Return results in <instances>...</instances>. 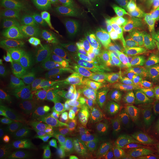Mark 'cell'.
I'll use <instances>...</instances> for the list:
<instances>
[{"label":"cell","instance_id":"cell-14","mask_svg":"<svg viewBox=\"0 0 159 159\" xmlns=\"http://www.w3.org/2000/svg\"><path fill=\"white\" fill-rule=\"evenodd\" d=\"M97 134L103 139H111L117 134H119L121 137L127 136L123 132L121 121L117 117L108 112L105 114L104 121Z\"/></svg>","mask_w":159,"mask_h":159},{"label":"cell","instance_id":"cell-20","mask_svg":"<svg viewBox=\"0 0 159 159\" xmlns=\"http://www.w3.org/2000/svg\"><path fill=\"white\" fill-rule=\"evenodd\" d=\"M51 1H53V0H51Z\"/></svg>","mask_w":159,"mask_h":159},{"label":"cell","instance_id":"cell-7","mask_svg":"<svg viewBox=\"0 0 159 159\" xmlns=\"http://www.w3.org/2000/svg\"><path fill=\"white\" fill-rule=\"evenodd\" d=\"M62 71L65 75L94 77L114 81L117 72L104 61L95 46L74 43L63 54Z\"/></svg>","mask_w":159,"mask_h":159},{"label":"cell","instance_id":"cell-15","mask_svg":"<svg viewBox=\"0 0 159 159\" xmlns=\"http://www.w3.org/2000/svg\"><path fill=\"white\" fill-rule=\"evenodd\" d=\"M105 114L106 112L102 111H92L84 120L85 125L88 127V129L97 134L104 121Z\"/></svg>","mask_w":159,"mask_h":159},{"label":"cell","instance_id":"cell-19","mask_svg":"<svg viewBox=\"0 0 159 159\" xmlns=\"http://www.w3.org/2000/svg\"><path fill=\"white\" fill-rule=\"evenodd\" d=\"M155 159H159V158H158V157H157L155 156Z\"/></svg>","mask_w":159,"mask_h":159},{"label":"cell","instance_id":"cell-13","mask_svg":"<svg viewBox=\"0 0 159 159\" xmlns=\"http://www.w3.org/2000/svg\"><path fill=\"white\" fill-rule=\"evenodd\" d=\"M29 159H76L78 156L62 143L32 145L20 150Z\"/></svg>","mask_w":159,"mask_h":159},{"label":"cell","instance_id":"cell-6","mask_svg":"<svg viewBox=\"0 0 159 159\" xmlns=\"http://www.w3.org/2000/svg\"><path fill=\"white\" fill-rule=\"evenodd\" d=\"M102 16L114 28L137 33L153 22V9L145 0H95Z\"/></svg>","mask_w":159,"mask_h":159},{"label":"cell","instance_id":"cell-8","mask_svg":"<svg viewBox=\"0 0 159 159\" xmlns=\"http://www.w3.org/2000/svg\"><path fill=\"white\" fill-rule=\"evenodd\" d=\"M60 72L49 57L29 54L10 55L6 66V81L9 85H21L46 78L56 80Z\"/></svg>","mask_w":159,"mask_h":159},{"label":"cell","instance_id":"cell-4","mask_svg":"<svg viewBox=\"0 0 159 159\" xmlns=\"http://www.w3.org/2000/svg\"><path fill=\"white\" fill-rule=\"evenodd\" d=\"M74 134L73 126L60 118L19 116L3 122L1 141L17 150L48 143H63Z\"/></svg>","mask_w":159,"mask_h":159},{"label":"cell","instance_id":"cell-16","mask_svg":"<svg viewBox=\"0 0 159 159\" xmlns=\"http://www.w3.org/2000/svg\"><path fill=\"white\" fill-rule=\"evenodd\" d=\"M154 151H155V156L159 158V137L157 141V143H156V147L154 148Z\"/></svg>","mask_w":159,"mask_h":159},{"label":"cell","instance_id":"cell-10","mask_svg":"<svg viewBox=\"0 0 159 159\" xmlns=\"http://www.w3.org/2000/svg\"><path fill=\"white\" fill-rule=\"evenodd\" d=\"M122 45L149 84L159 90V80L154 71L151 45L148 40L139 33H131L123 37Z\"/></svg>","mask_w":159,"mask_h":159},{"label":"cell","instance_id":"cell-3","mask_svg":"<svg viewBox=\"0 0 159 159\" xmlns=\"http://www.w3.org/2000/svg\"><path fill=\"white\" fill-rule=\"evenodd\" d=\"M6 104L26 116L65 118L74 112L56 82L46 78L15 86L6 96Z\"/></svg>","mask_w":159,"mask_h":159},{"label":"cell","instance_id":"cell-1","mask_svg":"<svg viewBox=\"0 0 159 159\" xmlns=\"http://www.w3.org/2000/svg\"><path fill=\"white\" fill-rule=\"evenodd\" d=\"M1 13L16 26L43 29L61 34L78 28L70 9L51 0H3Z\"/></svg>","mask_w":159,"mask_h":159},{"label":"cell","instance_id":"cell-11","mask_svg":"<svg viewBox=\"0 0 159 159\" xmlns=\"http://www.w3.org/2000/svg\"><path fill=\"white\" fill-rule=\"evenodd\" d=\"M95 47L104 61L115 72L130 80H139L142 77L141 70L128 56L123 45L113 40L102 39L95 44Z\"/></svg>","mask_w":159,"mask_h":159},{"label":"cell","instance_id":"cell-12","mask_svg":"<svg viewBox=\"0 0 159 159\" xmlns=\"http://www.w3.org/2000/svg\"><path fill=\"white\" fill-rule=\"evenodd\" d=\"M105 159H155V151L147 137L135 133L110 144Z\"/></svg>","mask_w":159,"mask_h":159},{"label":"cell","instance_id":"cell-9","mask_svg":"<svg viewBox=\"0 0 159 159\" xmlns=\"http://www.w3.org/2000/svg\"><path fill=\"white\" fill-rule=\"evenodd\" d=\"M125 112L148 129L159 131V101L139 89H128L123 102Z\"/></svg>","mask_w":159,"mask_h":159},{"label":"cell","instance_id":"cell-18","mask_svg":"<svg viewBox=\"0 0 159 159\" xmlns=\"http://www.w3.org/2000/svg\"><path fill=\"white\" fill-rule=\"evenodd\" d=\"M76 159H90V158H89V157H78Z\"/></svg>","mask_w":159,"mask_h":159},{"label":"cell","instance_id":"cell-17","mask_svg":"<svg viewBox=\"0 0 159 159\" xmlns=\"http://www.w3.org/2000/svg\"><path fill=\"white\" fill-rule=\"evenodd\" d=\"M20 159H29L25 155H23V154L20 153Z\"/></svg>","mask_w":159,"mask_h":159},{"label":"cell","instance_id":"cell-2","mask_svg":"<svg viewBox=\"0 0 159 159\" xmlns=\"http://www.w3.org/2000/svg\"><path fill=\"white\" fill-rule=\"evenodd\" d=\"M63 96L74 111H117L124 102V95L114 81L107 80L64 75L56 80Z\"/></svg>","mask_w":159,"mask_h":159},{"label":"cell","instance_id":"cell-5","mask_svg":"<svg viewBox=\"0 0 159 159\" xmlns=\"http://www.w3.org/2000/svg\"><path fill=\"white\" fill-rule=\"evenodd\" d=\"M1 51L12 54L38 55L58 58L60 55V34L22 26L6 29L1 34Z\"/></svg>","mask_w":159,"mask_h":159}]
</instances>
